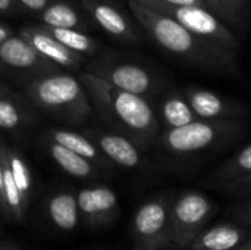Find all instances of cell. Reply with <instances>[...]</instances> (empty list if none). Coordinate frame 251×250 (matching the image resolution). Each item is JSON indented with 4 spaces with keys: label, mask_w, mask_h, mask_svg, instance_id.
<instances>
[{
    "label": "cell",
    "mask_w": 251,
    "mask_h": 250,
    "mask_svg": "<svg viewBox=\"0 0 251 250\" xmlns=\"http://www.w3.org/2000/svg\"><path fill=\"white\" fill-rule=\"evenodd\" d=\"M244 133L246 127L241 118L219 121L197 119L182 127L168 128L163 134V143L175 153L191 155L215 147L222 141L241 137Z\"/></svg>",
    "instance_id": "obj_2"
},
{
    "label": "cell",
    "mask_w": 251,
    "mask_h": 250,
    "mask_svg": "<svg viewBox=\"0 0 251 250\" xmlns=\"http://www.w3.org/2000/svg\"><path fill=\"white\" fill-rule=\"evenodd\" d=\"M53 139H54L56 143L68 147L69 150H72V152H75V153H78V155H81L84 158H94L97 155L94 146L88 140H85L82 136H78L75 133L63 131V130L54 131Z\"/></svg>",
    "instance_id": "obj_21"
},
{
    "label": "cell",
    "mask_w": 251,
    "mask_h": 250,
    "mask_svg": "<svg viewBox=\"0 0 251 250\" xmlns=\"http://www.w3.org/2000/svg\"><path fill=\"white\" fill-rule=\"evenodd\" d=\"M247 183H249V186L251 187V174H249V180H247Z\"/></svg>",
    "instance_id": "obj_32"
},
{
    "label": "cell",
    "mask_w": 251,
    "mask_h": 250,
    "mask_svg": "<svg viewBox=\"0 0 251 250\" xmlns=\"http://www.w3.org/2000/svg\"><path fill=\"white\" fill-rule=\"evenodd\" d=\"M168 4H174V6H201L207 9V4L204 0H159Z\"/></svg>",
    "instance_id": "obj_27"
},
{
    "label": "cell",
    "mask_w": 251,
    "mask_h": 250,
    "mask_svg": "<svg viewBox=\"0 0 251 250\" xmlns=\"http://www.w3.org/2000/svg\"><path fill=\"white\" fill-rule=\"evenodd\" d=\"M106 81L124 91L140 96L147 94L154 87V80L151 74L146 68L134 63H124L112 68L110 71H107Z\"/></svg>",
    "instance_id": "obj_7"
},
{
    "label": "cell",
    "mask_w": 251,
    "mask_h": 250,
    "mask_svg": "<svg viewBox=\"0 0 251 250\" xmlns=\"http://www.w3.org/2000/svg\"><path fill=\"white\" fill-rule=\"evenodd\" d=\"M209 211V203L207 200L196 193H190L184 196L175 208L176 217L179 221L185 224H194L199 222Z\"/></svg>",
    "instance_id": "obj_14"
},
{
    "label": "cell",
    "mask_w": 251,
    "mask_h": 250,
    "mask_svg": "<svg viewBox=\"0 0 251 250\" xmlns=\"http://www.w3.org/2000/svg\"><path fill=\"white\" fill-rule=\"evenodd\" d=\"M34 97L47 108L66 106L81 97V85L71 75H54L34 84Z\"/></svg>",
    "instance_id": "obj_6"
},
{
    "label": "cell",
    "mask_w": 251,
    "mask_h": 250,
    "mask_svg": "<svg viewBox=\"0 0 251 250\" xmlns=\"http://www.w3.org/2000/svg\"><path fill=\"white\" fill-rule=\"evenodd\" d=\"M25 40H28L34 49L44 57L60 63L63 66H72L75 65V55L72 50L65 47L62 43H59L54 37L49 34H43L38 31H26L25 32Z\"/></svg>",
    "instance_id": "obj_10"
},
{
    "label": "cell",
    "mask_w": 251,
    "mask_h": 250,
    "mask_svg": "<svg viewBox=\"0 0 251 250\" xmlns=\"http://www.w3.org/2000/svg\"><path fill=\"white\" fill-rule=\"evenodd\" d=\"M163 122L168 125V128H176L187 125L193 121H197L199 118L193 112L184 91H174L171 93L162 103L160 108Z\"/></svg>",
    "instance_id": "obj_11"
},
{
    "label": "cell",
    "mask_w": 251,
    "mask_h": 250,
    "mask_svg": "<svg viewBox=\"0 0 251 250\" xmlns=\"http://www.w3.org/2000/svg\"><path fill=\"white\" fill-rule=\"evenodd\" d=\"M10 7V0H0V10H6Z\"/></svg>",
    "instance_id": "obj_30"
},
{
    "label": "cell",
    "mask_w": 251,
    "mask_h": 250,
    "mask_svg": "<svg viewBox=\"0 0 251 250\" xmlns=\"http://www.w3.org/2000/svg\"><path fill=\"white\" fill-rule=\"evenodd\" d=\"M93 13H94V18L97 19V22L101 25V28L106 29L107 32L118 35V37H124L129 32V27H128L125 18L115 7H112L109 4H97L94 7Z\"/></svg>",
    "instance_id": "obj_15"
},
{
    "label": "cell",
    "mask_w": 251,
    "mask_h": 250,
    "mask_svg": "<svg viewBox=\"0 0 251 250\" xmlns=\"http://www.w3.org/2000/svg\"><path fill=\"white\" fill-rule=\"evenodd\" d=\"M3 189V169L0 167V190Z\"/></svg>",
    "instance_id": "obj_31"
},
{
    "label": "cell",
    "mask_w": 251,
    "mask_h": 250,
    "mask_svg": "<svg viewBox=\"0 0 251 250\" xmlns=\"http://www.w3.org/2000/svg\"><path fill=\"white\" fill-rule=\"evenodd\" d=\"M207 9L231 28L247 29L251 22L250 0H204Z\"/></svg>",
    "instance_id": "obj_8"
},
{
    "label": "cell",
    "mask_w": 251,
    "mask_h": 250,
    "mask_svg": "<svg viewBox=\"0 0 251 250\" xmlns=\"http://www.w3.org/2000/svg\"><path fill=\"white\" fill-rule=\"evenodd\" d=\"M3 189L6 192V197H7V202L12 205V206H18L21 203V192L13 180V175H12V171L10 168L7 169H3Z\"/></svg>",
    "instance_id": "obj_26"
},
{
    "label": "cell",
    "mask_w": 251,
    "mask_h": 250,
    "mask_svg": "<svg viewBox=\"0 0 251 250\" xmlns=\"http://www.w3.org/2000/svg\"><path fill=\"white\" fill-rule=\"evenodd\" d=\"M24 6H26L28 9H32V10H40V9H44L46 4H47V0H19Z\"/></svg>",
    "instance_id": "obj_28"
},
{
    "label": "cell",
    "mask_w": 251,
    "mask_h": 250,
    "mask_svg": "<svg viewBox=\"0 0 251 250\" xmlns=\"http://www.w3.org/2000/svg\"><path fill=\"white\" fill-rule=\"evenodd\" d=\"M43 21L53 28H75L78 25V15L66 4L57 3L43 12Z\"/></svg>",
    "instance_id": "obj_19"
},
{
    "label": "cell",
    "mask_w": 251,
    "mask_h": 250,
    "mask_svg": "<svg viewBox=\"0 0 251 250\" xmlns=\"http://www.w3.org/2000/svg\"><path fill=\"white\" fill-rule=\"evenodd\" d=\"M0 60L13 68H29L38 63L40 53L28 40L7 37L0 43Z\"/></svg>",
    "instance_id": "obj_9"
},
{
    "label": "cell",
    "mask_w": 251,
    "mask_h": 250,
    "mask_svg": "<svg viewBox=\"0 0 251 250\" xmlns=\"http://www.w3.org/2000/svg\"><path fill=\"white\" fill-rule=\"evenodd\" d=\"M100 147L103 152L124 167H135L140 162V155L135 146L121 136H103L100 139Z\"/></svg>",
    "instance_id": "obj_12"
},
{
    "label": "cell",
    "mask_w": 251,
    "mask_h": 250,
    "mask_svg": "<svg viewBox=\"0 0 251 250\" xmlns=\"http://www.w3.org/2000/svg\"><path fill=\"white\" fill-rule=\"evenodd\" d=\"M240 240V236L235 230L229 227H219L209 231L204 239L203 245L210 250H228L234 248Z\"/></svg>",
    "instance_id": "obj_22"
},
{
    "label": "cell",
    "mask_w": 251,
    "mask_h": 250,
    "mask_svg": "<svg viewBox=\"0 0 251 250\" xmlns=\"http://www.w3.org/2000/svg\"><path fill=\"white\" fill-rule=\"evenodd\" d=\"M131 9L160 47L188 65L215 72L237 68V53L193 34L174 18L138 0H131Z\"/></svg>",
    "instance_id": "obj_1"
},
{
    "label": "cell",
    "mask_w": 251,
    "mask_h": 250,
    "mask_svg": "<svg viewBox=\"0 0 251 250\" xmlns=\"http://www.w3.org/2000/svg\"><path fill=\"white\" fill-rule=\"evenodd\" d=\"M165 222V209L159 203H149L137 215L135 224L143 234H154Z\"/></svg>",
    "instance_id": "obj_18"
},
{
    "label": "cell",
    "mask_w": 251,
    "mask_h": 250,
    "mask_svg": "<svg viewBox=\"0 0 251 250\" xmlns=\"http://www.w3.org/2000/svg\"><path fill=\"white\" fill-rule=\"evenodd\" d=\"M19 121L21 118L16 106L7 100H0V128H15Z\"/></svg>",
    "instance_id": "obj_23"
},
{
    "label": "cell",
    "mask_w": 251,
    "mask_h": 250,
    "mask_svg": "<svg viewBox=\"0 0 251 250\" xmlns=\"http://www.w3.org/2000/svg\"><path fill=\"white\" fill-rule=\"evenodd\" d=\"M87 80L100 88L103 100L128 130L140 137H153L156 134L157 119L151 106L143 96L124 91L103 78L88 75Z\"/></svg>",
    "instance_id": "obj_4"
},
{
    "label": "cell",
    "mask_w": 251,
    "mask_h": 250,
    "mask_svg": "<svg viewBox=\"0 0 251 250\" xmlns=\"http://www.w3.org/2000/svg\"><path fill=\"white\" fill-rule=\"evenodd\" d=\"M51 156L53 159L69 174L76 177H85L90 174V164L85 161L84 156L69 150L68 147L56 143L51 146Z\"/></svg>",
    "instance_id": "obj_13"
},
{
    "label": "cell",
    "mask_w": 251,
    "mask_h": 250,
    "mask_svg": "<svg viewBox=\"0 0 251 250\" xmlns=\"http://www.w3.org/2000/svg\"><path fill=\"white\" fill-rule=\"evenodd\" d=\"M143 4L159 10L185 27L193 34L234 53L238 52L241 46L240 37L235 31L222 22L215 13L201 6H174L159 0H138Z\"/></svg>",
    "instance_id": "obj_3"
},
{
    "label": "cell",
    "mask_w": 251,
    "mask_h": 250,
    "mask_svg": "<svg viewBox=\"0 0 251 250\" xmlns=\"http://www.w3.org/2000/svg\"><path fill=\"white\" fill-rule=\"evenodd\" d=\"M7 37H9V32H7V29H6V28H3V27L0 25V43H1V41H4Z\"/></svg>",
    "instance_id": "obj_29"
},
{
    "label": "cell",
    "mask_w": 251,
    "mask_h": 250,
    "mask_svg": "<svg viewBox=\"0 0 251 250\" xmlns=\"http://www.w3.org/2000/svg\"><path fill=\"white\" fill-rule=\"evenodd\" d=\"M10 171H12L13 180H15L19 192H26L29 189V175H28L25 164L19 158L12 156L10 158Z\"/></svg>",
    "instance_id": "obj_24"
},
{
    "label": "cell",
    "mask_w": 251,
    "mask_h": 250,
    "mask_svg": "<svg viewBox=\"0 0 251 250\" xmlns=\"http://www.w3.org/2000/svg\"><path fill=\"white\" fill-rule=\"evenodd\" d=\"M231 171L237 174H251V144L246 146L231 162Z\"/></svg>",
    "instance_id": "obj_25"
},
{
    "label": "cell",
    "mask_w": 251,
    "mask_h": 250,
    "mask_svg": "<svg viewBox=\"0 0 251 250\" xmlns=\"http://www.w3.org/2000/svg\"><path fill=\"white\" fill-rule=\"evenodd\" d=\"M50 215L62 228H72L76 224V203L72 196L60 194L50 203Z\"/></svg>",
    "instance_id": "obj_17"
},
{
    "label": "cell",
    "mask_w": 251,
    "mask_h": 250,
    "mask_svg": "<svg viewBox=\"0 0 251 250\" xmlns=\"http://www.w3.org/2000/svg\"><path fill=\"white\" fill-rule=\"evenodd\" d=\"M184 94L199 119H240L247 112V108L241 103L231 99H225L221 94L213 93L207 88L188 85L184 90Z\"/></svg>",
    "instance_id": "obj_5"
},
{
    "label": "cell",
    "mask_w": 251,
    "mask_h": 250,
    "mask_svg": "<svg viewBox=\"0 0 251 250\" xmlns=\"http://www.w3.org/2000/svg\"><path fill=\"white\" fill-rule=\"evenodd\" d=\"M116 202V196L109 189L82 190L78 196V205L84 212L94 214L110 209Z\"/></svg>",
    "instance_id": "obj_16"
},
{
    "label": "cell",
    "mask_w": 251,
    "mask_h": 250,
    "mask_svg": "<svg viewBox=\"0 0 251 250\" xmlns=\"http://www.w3.org/2000/svg\"><path fill=\"white\" fill-rule=\"evenodd\" d=\"M51 28V37H54L59 43H62L65 47H68L72 52H91L93 43L91 40L75 31L74 28Z\"/></svg>",
    "instance_id": "obj_20"
}]
</instances>
